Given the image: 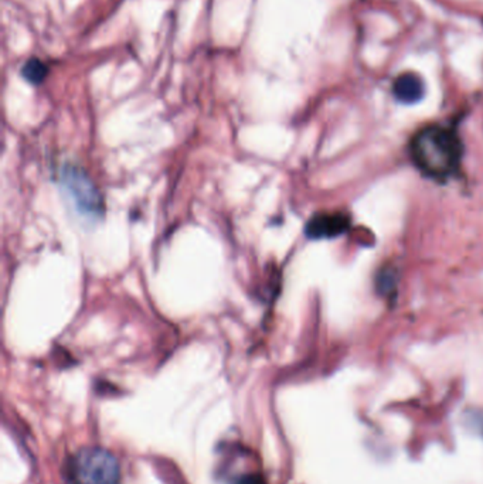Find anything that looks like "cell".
Masks as SVG:
<instances>
[{"label": "cell", "instance_id": "cell-5", "mask_svg": "<svg viewBox=\"0 0 483 484\" xmlns=\"http://www.w3.org/2000/svg\"><path fill=\"white\" fill-rule=\"evenodd\" d=\"M393 92L403 104H415L424 97V83L415 74L406 73L394 81Z\"/></svg>", "mask_w": 483, "mask_h": 484}, {"label": "cell", "instance_id": "cell-7", "mask_svg": "<svg viewBox=\"0 0 483 484\" xmlns=\"http://www.w3.org/2000/svg\"><path fill=\"white\" fill-rule=\"evenodd\" d=\"M397 275L391 268L382 269L377 276V288L384 297H390L396 290Z\"/></svg>", "mask_w": 483, "mask_h": 484}, {"label": "cell", "instance_id": "cell-8", "mask_svg": "<svg viewBox=\"0 0 483 484\" xmlns=\"http://www.w3.org/2000/svg\"><path fill=\"white\" fill-rule=\"evenodd\" d=\"M234 484H267L264 478L260 474H246L243 478L238 479Z\"/></svg>", "mask_w": 483, "mask_h": 484}, {"label": "cell", "instance_id": "cell-6", "mask_svg": "<svg viewBox=\"0 0 483 484\" xmlns=\"http://www.w3.org/2000/svg\"><path fill=\"white\" fill-rule=\"evenodd\" d=\"M50 67L40 59H30L21 67V77L32 85H40L49 75Z\"/></svg>", "mask_w": 483, "mask_h": 484}, {"label": "cell", "instance_id": "cell-1", "mask_svg": "<svg viewBox=\"0 0 483 484\" xmlns=\"http://www.w3.org/2000/svg\"><path fill=\"white\" fill-rule=\"evenodd\" d=\"M414 164L428 178L448 180L455 176L463 162V142L448 126L430 125L418 131L410 143Z\"/></svg>", "mask_w": 483, "mask_h": 484}, {"label": "cell", "instance_id": "cell-4", "mask_svg": "<svg viewBox=\"0 0 483 484\" xmlns=\"http://www.w3.org/2000/svg\"><path fill=\"white\" fill-rule=\"evenodd\" d=\"M350 224L348 214L319 213L313 216L305 226V234L310 240H329L346 233Z\"/></svg>", "mask_w": 483, "mask_h": 484}, {"label": "cell", "instance_id": "cell-2", "mask_svg": "<svg viewBox=\"0 0 483 484\" xmlns=\"http://www.w3.org/2000/svg\"><path fill=\"white\" fill-rule=\"evenodd\" d=\"M60 185L76 213L87 220L101 218L104 213L102 195L83 169L74 164H66L60 171Z\"/></svg>", "mask_w": 483, "mask_h": 484}, {"label": "cell", "instance_id": "cell-3", "mask_svg": "<svg viewBox=\"0 0 483 484\" xmlns=\"http://www.w3.org/2000/svg\"><path fill=\"white\" fill-rule=\"evenodd\" d=\"M74 484H118L119 464L109 450L90 448L76 453L70 467Z\"/></svg>", "mask_w": 483, "mask_h": 484}]
</instances>
